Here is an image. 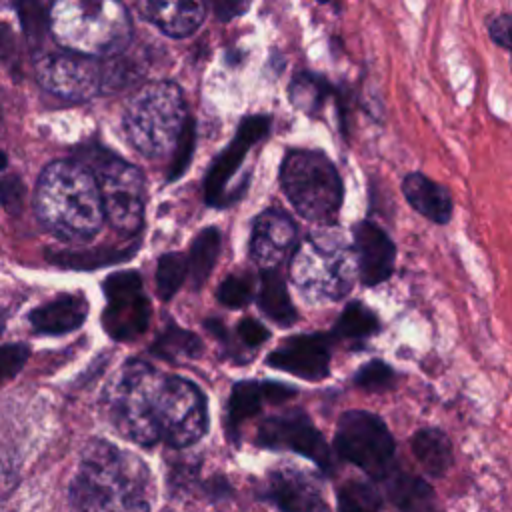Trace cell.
<instances>
[{"mask_svg": "<svg viewBox=\"0 0 512 512\" xmlns=\"http://www.w3.org/2000/svg\"><path fill=\"white\" fill-rule=\"evenodd\" d=\"M378 484L400 512H444L430 484L398 464Z\"/></svg>", "mask_w": 512, "mask_h": 512, "instance_id": "ffe728a7", "label": "cell"}, {"mask_svg": "<svg viewBox=\"0 0 512 512\" xmlns=\"http://www.w3.org/2000/svg\"><path fill=\"white\" fill-rule=\"evenodd\" d=\"M106 310L102 316L106 332L114 340H132L146 332L150 304L142 290V278L134 270L114 272L104 280Z\"/></svg>", "mask_w": 512, "mask_h": 512, "instance_id": "7c38bea8", "label": "cell"}, {"mask_svg": "<svg viewBox=\"0 0 512 512\" xmlns=\"http://www.w3.org/2000/svg\"><path fill=\"white\" fill-rule=\"evenodd\" d=\"M256 444L270 450H292L314 460L322 470H334V456L320 430L300 410L266 418L256 432Z\"/></svg>", "mask_w": 512, "mask_h": 512, "instance_id": "4fadbf2b", "label": "cell"}, {"mask_svg": "<svg viewBox=\"0 0 512 512\" xmlns=\"http://www.w3.org/2000/svg\"><path fill=\"white\" fill-rule=\"evenodd\" d=\"M88 316V302L80 294H58L36 306L30 314V326L38 334H64L80 328Z\"/></svg>", "mask_w": 512, "mask_h": 512, "instance_id": "44dd1931", "label": "cell"}, {"mask_svg": "<svg viewBox=\"0 0 512 512\" xmlns=\"http://www.w3.org/2000/svg\"><path fill=\"white\" fill-rule=\"evenodd\" d=\"M378 328V316L368 306H364L362 302H350L338 316L330 338L360 340L378 332Z\"/></svg>", "mask_w": 512, "mask_h": 512, "instance_id": "83f0119b", "label": "cell"}, {"mask_svg": "<svg viewBox=\"0 0 512 512\" xmlns=\"http://www.w3.org/2000/svg\"><path fill=\"white\" fill-rule=\"evenodd\" d=\"M402 192L408 204L428 220L436 224H446L452 218V196L442 184L434 182L426 174H406V178L402 180Z\"/></svg>", "mask_w": 512, "mask_h": 512, "instance_id": "603a6c76", "label": "cell"}, {"mask_svg": "<svg viewBox=\"0 0 512 512\" xmlns=\"http://www.w3.org/2000/svg\"><path fill=\"white\" fill-rule=\"evenodd\" d=\"M208 430V408L202 390L186 378H164L160 442L172 448H186L198 442Z\"/></svg>", "mask_w": 512, "mask_h": 512, "instance_id": "8fae6325", "label": "cell"}, {"mask_svg": "<svg viewBox=\"0 0 512 512\" xmlns=\"http://www.w3.org/2000/svg\"><path fill=\"white\" fill-rule=\"evenodd\" d=\"M184 94L174 82L144 84L128 102L124 128L130 142L144 156L172 154L188 122Z\"/></svg>", "mask_w": 512, "mask_h": 512, "instance_id": "8992f818", "label": "cell"}, {"mask_svg": "<svg viewBox=\"0 0 512 512\" xmlns=\"http://www.w3.org/2000/svg\"><path fill=\"white\" fill-rule=\"evenodd\" d=\"M140 12L164 34L184 38L204 22L206 6L202 2H142Z\"/></svg>", "mask_w": 512, "mask_h": 512, "instance_id": "7402d4cb", "label": "cell"}, {"mask_svg": "<svg viewBox=\"0 0 512 512\" xmlns=\"http://www.w3.org/2000/svg\"><path fill=\"white\" fill-rule=\"evenodd\" d=\"M410 448L428 476H444L452 466L454 456L450 438L438 428L418 430L410 440Z\"/></svg>", "mask_w": 512, "mask_h": 512, "instance_id": "cb8c5ba5", "label": "cell"}, {"mask_svg": "<svg viewBox=\"0 0 512 512\" xmlns=\"http://www.w3.org/2000/svg\"><path fill=\"white\" fill-rule=\"evenodd\" d=\"M258 306L272 322H276L282 328H288L298 320V312L290 300L288 288L278 270L262 272Z\"/></svg>", "mask_w": 512, "mask_h": 512, "instance_id": "d4e9b609", "label": "cell"}, {"mask_svg": "<svg viewBox=\"0 0 512 512\" xmlns=\"http://www.w3.org/2000/svg\"><path fill=\"white\" fill-rule=\"evenodd\" d=\"M82 164L92 172L98 184L104 218L124 234L138 232L146 202L142 172L134 164L100 148H94Z\"/></svg>", "mask_w": 512, "mask_h": 512, "instance_id": "ba28073f", "label": "cell"}, {"mask_svg": "<svg viewBox=\"0 0 512 512\" xmlns=\"http://www.w3.org/2000/svg\"><path fill=\"white\" fill-rule=\"evenodd\" d=\"M24 184L18 176L8 174V176H0V204L10 212V214H18L22 210L24 204Z\"/></svg>", "mask_w": 512, "mask_h": 512, "instance_id": "74e56055", "label": "cell"}, {"mask_svg": "<svg viewBox=\"0 0 512 512\" xmlns=\"http://www.w3.org/2000/svg\"><path fill=\"white\" fill-rule=\"evenodd\" d=\"M188 276V260L178 252H168L156 266V290L162 300H170Z\"/></svg>", "mask_w": 512, "mask_h": 512, "instance_id": "4dcf8cb0", "label": "cell"}, {"mask_svg": "<svg viewBox=\"0 0 512 512\" xmlns=\"http://www.w3.org/2000/svg\"><path fill=\"white\" fill-rule=\"evenodd\" d=\"M194 140H196L194 120L188 118V122H186V126H184V132H182V136H180V140H178V144H176V148H174V152H172V162H170V170H168V180H178V178L186 172V168H188V164H190V160H192Z\"/></svg>", "mask_w": 512, "mask_h": 512, "instance_id": "e575fe53", "label": "cell"}, {"mask_svg": "<svg viewBox=\"0 0 512 512\" xmlns=\"http://www.w3.org/2000/svg\"><path fill=\"white\" fill-rule=\"evenodd\" d=\"M358 276L354 246L340 230L324 228L308 234L294 250L290 278L312 300L344 298Z\"/></svg>", "mask_w": 512, "mask_h": 512, "instance_id": "5b68a950", "label": "cell"}, {"mask_svg": "<svg viewBox=\"0 0 512 512\" xmlns=\"http://www.w3.org/2000/svg\"><path fill=\"white\" fill-rule=\"evenodd\" d=\"M296 390L292 386L280 384V382H254V380H242L236 382L232 392H230V402H228V432L230 438H238L240 426L256 416L262 408V404L268 402H284L292 398Z\"/></svg>", "mask_w": 512, "mask_h": 512, "instance_id": "d6986e66", "label": "cell"}, {"mask_svg": "<svg viewBox=\"0 0 512 512\" xmlns=\"http://www.w3.org/2000/svg\"><path fill=\"white\" fill-rule=\"evenodd\" d=\"M280 186L296 212L320 226H332L342 206V180L320 150H292L280 166Z\"/></svg>", "mask_w": 512, "mask_h": 512, "instance_id": "52a82bcc", "label": "cell"}, {"mask_svg": "<svg viewBox=\"0 0 512 512\" xmlns=\"http://www.w3.org/2000/svg\"><path fill=\"white\" fill-rule=\"evenodd\" d=\"M0 58L10 66H14V62L18 66V52L14 48V38L10 28L4 24H0Z\"/></svg>", "mask_w": 512, "mask_h": 512, "instance_id": "60d3db41", "label": "cell"}, {"mask_svg": "<svg viewBox=\"0 0 512 512\" xmlns=\"http://www.w3.org/2000/svg\"><path fill=\"white\" fill-rule=\"evenodd\" d=\"M38 82L52 94L68 100H88L128 82L124 62H102L74 52L50 54L36 66Z\"/></svg>", "mask_w": 512, "mask_h": 512, "instance_id": "9c48e42d", "label": "cell"}, {"mask_svg": "<svg viewBox=\"0 0 512 512\" xmlns=\"http://www.w3.org/2000/svg\"><path fill=\"white\" fill-rule=\"evenodd\" d=\"M34 206L42 224L64 240L92 238L104 222L98 184L92 172L74 160H56L42 170Z\"/></svg>", "mask_w": 512, "mask_h": 512, "instance_id": "7a4b0ae2", "label": "cell"}, {"mask_svg": "<svg viewBox=\"0 0 512 512\" xmlns=\"http://www.w3.org/2000/svg\"><path fill=\"white\" fill-rule=\"evenodd\" d=\"M264 498L280 512H328L318 480L300 468L270 470L264 482Z\"/></svg>", "mask_w": 512, "mask_h": 512, "instance_id": "9a60e30c", "label": "cell"}, {"mask_svg": "<svg viewBox=\"0 0 512 512\" xmlns=\"http://www.w3.org/2000/svg\"><path fill=\"white\" fill-rule=\"evenodd\" d=\"M394 370L382 360L366 362L354 376V384L368 392H382L394 386Z\"/></svg>", "mask_w": 512, "mask_h": 512, "instance_id": "d6a6232c", "label": "cell"}, {"mask_svg": "<svg viewBox=\"0 0 512 512\" xmlns=\"http://www.w3.org/2000/svg\"><path fill=\"white\" fill-rule=\"evenodd\" d=\"M248 8V4L246 2H216L214 4V10H216V16L220 18V20H230V18H234V16H238L240 12H244Z\"/></svg>", "mask_w": 512, "mask_h": 512, "instance_id": "b9f144b4", "label": "cell"}, {"mask_svg": "<svg viewBox=\"0 0 512 512\" xmlns=\"http://www.w3.org/2000/svg\"><path fill=\"white\" fill-rule=\"evenodd\" d=\"M296 250V226L276 208L256 216L250 236V256L262 270H276Z\"/></svg>", "mask_w": 512, "mask_h": 512, "instance_id": "e0dca14e", "label": "cell"}, {"mask_svg": "<svg viewBox=\"0 0 512 512\" xmlns=\"http://www.w3.org/2000/svg\"><path fill=\"white\" fill-rule=\"evenodd\" d=\"M58 256H62V258L58 260L62 266L66 264V266H72V268H80V264H82L86 258H90L88 268H92V266H102V264H106V260H102L100 256H104V258L116 262V260L130 258V250H110V252H96V250H92V252H62V254H58Z\"/></svg>", "mask_w": 512, "mask_h": 512, "instance_id": "8d00e7d4", "label": "cell"}, {"mask_svg": "<svg viewBox=\"0 0 512 512\" xmlns=\"http://www.w3.org/2000/svg\"><path fill=\"white\" fill-rule=\"evenodd\" d=\"M236 332H238V338L250 346V348H258L260 344H264L270 336V332L264 328V324H260L258 320L254 318H242L240 324L236 326Z\"/></svg>", "mask_w": 512, "mask_h": 512, "instance_id": "f35d334b", "label": "cell"}, {"mask_svg": "<svg viewBox=\"0 0 512 512\" xmlns=\"http://www.w3.org/2000/svg\"><path fill=\"white\" fill-rule=\"evenodd\" d=\"M338 512H382V496L368 482L348 480L338 488Z\"/></svg>", "mask_w": 512, "mask_h": 512, "instance_id": "f546056e", "label": "cell"}, {"mask_svg": "<svg viewBox=\"0 0 512 512\" xmlns=\"http://www.w3.org/2000/svg\"><path fill=\"white\" fill-rule=\"evenodd\" d=\"M220 232L218 228H204L192 242L190 246V254H188V274L192 280V286L198 290L202 288V284L208 280L218 254H220Z\"/></svg>", "mask_w": 512, "mask_h": 512, "instance_id": "484cf974", "label": "cell"}, {"mask_svg": "<svg viewBox=\"0 0 512 512\" xmlns=\"http://www.w3.org/2000/svg\"><path fill=\"white\" fill-rule=\"evenodd\" d=\"M28 360V346L24 344H4L0 346V384L10 380L20 372Z\"/></svg>", "mask_w": 512, "mask_h": 512, "instance_id": "d590c367", "label": "cell"}, {"mask_svg": "<svg viewBox=\"0 0 512 512\" xmlns=\"http://www.w3.org/2000/svg\"><path fill=\"white\" fill-rule=\"evenodd\" d=\"M268 364L304 380H324L330 374V336H292L270 352Z\"/></svg>", "mask_w": 512, "mask_h": 512, "instance_id": "2e32d148", "label": "cell"}, {"mask_svg": "<svg viewBox=\"0 0 512 512\" xmlns=\"http://www.w3.org/2000/svg\"><path fill=\"white\" fill-rule=\"evenodd\" d=\"M50 32L68 52L82 56H108L130 40V16L112 0H62L52 4Z\"/></svg>", "mask_w": 512, "mask_h": 512, "instance_id": "3957f363", "label": "cell"}, {"mask_svg": "<svg viewBox=\"0 0 512 512\" xmlns=\"http://www.w3.org/2000/svg\"><path fill=\"white\" fill-rule=\"evenodd\" d=\"M166 374L142 360L126 362L106 390V408L114 428L140 446L160 442L162 386Z\"/></svg>", "mask_w": 512, "mask_h": 512, "instance_id": "277c9868", "label": "cell"}, {"mask_svg": "<svg viewBox=\"0 0 512 512\" xmlns=\"http://www.w3.org/2000/svg\"><path fill=\"white\" fill-rule=\"evenodd\" d=\"M2 330H4V318L0 316V332H2Z\"/></svg>", "mask_w": 512, "mask_h": 512, "instance_id": "ee69618b", "label": "cell"}, {"mask_svg": "<svg viewBox=\"0 0 512 512\" xmlns=\"http://www.w3.org/2000/svg\"><path fill=\"white\" fill-rule=\"evenodd\" d=\"M268 130H270V118L264 114L246 116L240 122L234 140L214 158V162L206 174L204 196L210 206L222 208V206L232 204L228 182L240 168V164H242L246 152L252 148V144L258 142L260 138H264L268 134Z\"/></svg>", "mask_w": 512, "mask_h": 512, "instance_id": "5bb4252c", "label": "cell"}, {"mask_svg": "<svg viewBox=\"0 0 512 512\" xmlns=\"http://www.w3.org/2000/svg\"><path fill=\"white\" fill-rule=\"evenodd\" d=\"M76 512H150L152 478L132 452L90 440L68 490Z\"/></svg>", "mask_w": 512, "mask_h": 512, "instance_id": "6da1fadb", "label": "cell"}, {"mask_svg": "<svg viewBox=\"0 0 512 512\" xmlns=\"http://www.w3.org/2000/svg\"><path fill=\"white\" fill-rule=\"evenodd\" d=\"M354 252L358 276L362 284L376 286L388 280L394 272L396 246L390 236L374 222L364 220L354 226Z\"/></svg>", "mask_w": 512, "mask_h": 512, "instance_id": "ac0fdd59", "label": "cell"}, {"mask_svg": "<svg viewBox=\"0 0 512 512\" xmlns=\"http://www.w3.org/2000/svg\"><path fill=\"white\" fill-rule=\"evenodd\" d=\"M254 296L252 280L242 274H230L216 290V298L226 308H244Z\"/></svg>", "mask_w": 512, "mask_h": 512, "instance_id": "1f68e13d", "label": "cell"}, {"mask_svg": "<svg viewBox=\"0 0 512 512\" xmlns=\"http://www.w3.org/2000/svg\"><path fill=\"white\" fill-rule=\"evenodd\" d=\"M334 448L340 458L382 482L396 466L394 438L384 420L366 410H348L340 416Z\"/></svg>", "mask_w": 512, "mask_h": 512, "instance_id": "30bf717a", "label": "cell"}, {"mask_svg": "<svg viewBox=\"0 0 512 512\" xmlns=\"http://www.w3.org/2000/svg\"><path fill=\"white\" fill-rule=\"evenodd\" d=\"M332 86L326 78L312 74V72H298L288 88L290 102L304 114H318L322 112Z\"/></svg>", "mask_w": 512, "mask_h": 512, "instance_id": "4316f807", "label": "cell"}, {"mask_svg": "<svg viewBox=\"0 0 512 512\" xmlns=\"http://www.w3.org/2000/svg\"><path fill=\"white\" fill-rule=\"evenodd\" d=\"M18 12H20V20H22L28 40L32 44H38L50 30L48 10L36 2H26V4L18 6Z\"/></svg>", "mask_w": 512, "mask_h": 512, "instance_id": "836d02e7", "label": "cell"}, {"mask_svg": "<svg viewBox=\"0 0 512 512\" xmlns=\"http://www.w3.org/2000/svg\"><path fill=\"white\" fill-rule=\"evenodd\" d=\"M6 166V156L0 152V168H4Z\"/></svg>", "mask_w": 512, "mask_h": 512, "instance_id": "7bdbcfd3", "label": "cell"}, {"mask_svg": "<svg viewBox=\"0 0 512 512\" xmlns=\"http://www.w3.org/2000/svg\"><path fill=\"white\" fill-rule=\"evenodd\" d=\"M152 352L164 360L198 358L202 354V340L196 334L170 324L154 342Z\"/></svg>", "mask_w": 512, "mask_h": 512, "instance_id": "f1b7e54d", "label": "cell"}, {"mask_svg": "<svg viewBox=\"0 0 512 512\" xmlns=\"http://www.w3.org/2000/svg\"><path fill=\"white\" fill-rule=\"evenodd\" d=\"M488 34L498 46L506 48L512 54V16L510 14H498L490 18Z\"/></svg>", "mask_w": 512, "mask_h": 512, "instance_id": "ab89813d", "label": "cell"}]
</instances>
